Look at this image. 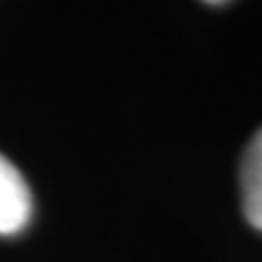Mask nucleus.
Here are the masks:
<instances>
[{"instance_id":"nucleus-1","label":"nucleus","mask_w":262,"mask_h":262,"mask_svg":"<svg viewBox=\"0 0 262 262\" xmlns=\"http://www.w3.org/2000/svg\"><path fill=\"white\" fill-rule=\"evenodd\" d=\"M32 219V192L12 163L0 153V235L19 233Z\"/></svg>"},{"instance_id":"nucleus-2","label":"nucleus","mask_w":262,"mask_h":262,"mask_svg":"<svg viewBox=\"0 0 262 262\" xmlns=\"http://www.w3.org/2000/svg\"><path fill=\"white\" fill-rule=\"evenodd\" d=\"M241 202L248 224L262 231V129L255 134L241 163Z\"/></svg>"},{"instance_id":"nucleus-3","label":"nucleus","mask_w":262,"mask_h":262,"mask_svg":"<svg viewBox=\"0 0 262 262\" xmlns=\"http://www.w3.org/2000/svg\"><path fill=\"white\" fill-rule=\"evenodd\" d=\"M204 3H211V5H221V3H226V0H204Z\"/></svg>"}]
</instances>
